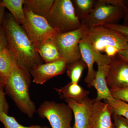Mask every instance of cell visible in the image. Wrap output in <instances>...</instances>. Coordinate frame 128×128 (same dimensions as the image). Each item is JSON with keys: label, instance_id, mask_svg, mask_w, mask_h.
Instances as JSON below:
<instances>
[{"label": "cell", "instance_id": "obj_1", "mask_svg": "<svg viewBox=\"0 0 128 128\" xmlns=\"http://www.w3.org/2000/svg\"><path fill=\"white\" fill-rule=\"evenodd\" d=\"M2 27L7 38L8 48L15 56L18 65L30 72L36 66L43 64L36 46L10 13L6 15Z\"/></svg>", "mask_w": 128, "mask_h": 128}, {"label": "cell", "instance_id": "obj_2", "mask_svg": "<svg viewBox=\"0 0 128 128\" xmlns=\"http://www.w3.org/2000/svg\"><path fill=\"white\" fill-rule=\"evenodd\" d=\"M31 76L30 72L17 64L2 84L6 94L12 99L18 109L32 118L37 110L29 95Z\"/></svg>", "mask_w": 128, "mask_h": 128}, {"label": "cell", "instance_id": "obj_3", "mask_svg": "<svg viewBox=\"0 0 128 128\" xmlns=\"http://www.w3.org/2000/svg\"><path fill=\"white\" fill-rule=\"evenodd\" d=\"M46 19L58 34L72 32L83 26L76 16L71 0H55Z\"/></svg>", "mask_w": 128, "mask_h": 128}, {"label": "cell", "instance_id": "obj_4", "mask_svg": "<svg viewBox=\"0 0 128 128\" xmlns=\"http://www.w3.org/2000/svg\"><path fill=\"white\" fill-rule=\"evenodd\" d=\"M84 37L90 44L100 52L110 47L117 48L120 50L128 48L127 37L104 26L86 27Z\"/></svg>", "mask_w": 128, "mask_h": 128}, {"label": "cell", "instance_id": "obj_5", "mask_svg": "<svg viewBox=\"0 0 128 128\" xmlns=\"http://www.w3.org/2000/svg\"><path fill=\"white\" fill-rule=\"evenodd\" d=\"M124 16V10L121 6L110 4L105 0H96L90 13L80 21L85 26L92 27L117 24Z\"/></svg>", "mask_w": 128, "mask_h": 128}, {"label": "cell", "instance_id": "obj_6", "mask_svg": "<svg viewBox=\"0 0 128 128\" xmlns=\"http://www.w3.org/2000/svg\"><path fill=\"white\" fill-rule=\"evenodd\" d=\"M25 21L21 25L30 41L35 46L50 39L58 34L46 18L38 16L24 6Z\"/></svg>", "mask_w": 128, "mask_h": 128}, {"label": "cell", "instance_id": "obj_7", "mask_svg": "<svg viewBox=\"0 0 128 128\" xmlns=\"http://www.w3.org/2000/svg\"><path fill=\"white\" fill-rule=\"evenodd\" d=\"M36 112L40 118L48 120L52 128H72L73 112L67 104L45 101Z\"/></svg>", "mask_w": 128, "mask_h": 128}, {"label": "cell", "instance_id": "obj_8", "mask_svg": "<svg viewBox=\"0 0 128 128\" xmlns=\"http://www.w3.org/2000/svg\"><path fill=\"white\" fill-rule=\"evenodd\" d=\"M85 28L83 25L72 32L58 34L54 38L60 54L66 65L82 58L79 42L84 36Z\"/></svg>", "mask_w": 128, "mask_h": 128}, {"label": "cell", "instance_id": "obj_9", "mask_svg": "<svg viewBox=\"0 0 128 128\" xmlns=\"http://www.w3.org/2000/svg\"><path fill=\"white\" fill-rule=\"evenodd\" d=\"M80 52L82 58L84 61L88 68V73L84 79L85 82L89 88L92 87V83L96 78V71L94 69V64L96 63L97 66L110 65L111 57L96 50L84 37L79 42Z\"/></svg>", "mask_w": 128, "mask_h": 128}, {"label": "cell", "instance_id": "obj_10", "mask_svg": "<svg viewBox=\"0 0 128 128\" xmlns=\"http://www.w3.org/2000/svg\"><path fill=\"white\" fill-rule=\"evenodd\" d=\"M111 60L106 76L108 88L111 90L128 87V64L118 55Z\"/></svg>", "mask_w": 128, "mask_h": 128}, {"label": "cell", "instance_id": "obj_11", "mask_svg": "<svg viewBox=\"0 0 128 128\" xmlns=\"http://www.w3.org/2000/svg\"><path fill=\"white\" fill-rule=\"evenodd\" d=\"M64 100L71 108L74 114V123L72 128H90L94 98H89L88 96L80 102L72 99Z\"/></svg>", "mask_w": 128, "mask_h": 128}, {"label": "cell", "instance_id": "obj_12", "mask_svg": "<svg viewBox=\"0 0 128 128\" xmlns=\"http://www.w3.org/2000/svg\"><path fill=\"white\" fill-rule=\"evenodd\" d=\"M66 66V62L63 59L38 66L30 72L32 82L37 84H44L53 77L64 74Z\"/></svg>", "mask_w": 128, "mask_h": 128}, {"label": "cell", "instance_id": "obj_13", "mask_svg": "<svg viewBox=\"0 0 128 128\" xmlns=\"http://www.w3.org/2000/svg\"><path fill=\"white\" fill-rule=\"evenodd\" d=\"M112 114L108 104L94 98L90 128H114L111 118Z\"/></svg>", "mask_w": 128, "mask_h": 128}, {"label": "cell", "instance_id": "obj_14", "mask_svg": "<svg viewBox=\"0 0 128 128\" xmlns=\"http://www.w3.org/2000/svg\"><path fill=\"white\" fill-rule=\"evenodd\" d=\"M109 65L98 66L96 78L92 83V86L96 88L97 92L96 99L98 101L102 100L112 101L114 100L110 89L108 87L106 80V76L109 68Z\"/></svg>", "mask_w": 128, "mask_h": 128}, {"label": "cell", "instance_id": "obj_15", "mask_svg": "<svg viewBox=\"0 0 128 128\" xmlns=\"http://www.w3.org/2000/svg\"><path fill=\"white\" fill-rule=\"evenodd\" d=\"M62 99H72L80 102L88 96L89 92L85 90L78 84L70 82L63 87L54 88Z\"/></svg>", "mask_w": 128, "mask_h": 128}, {"label": "cell", "instance_id": "obj_16", "mask_svg": "<svg viewBox=\"0 0 128 128\" xmlns=\"http://www.w3.org/2000/svg\"><path fill=\"white\" fill-rule=\"evenodd\" d=\"M36 48L40 56L45 63L63 59L60 54L54 38L37 45Z\"/></svg>", "mask_w": 128, "mask_h": 128}, {"label": "cell", "instance_id": "obj_17", "mask_svg": "<svg viewBox=\"0 0 128 128\" xmlns=\"http://www.w3.org/2000/svg\"><path fill=\"white\" fill-rule=\"evenodd\" d=\"M55 0H24V6L38 16L46 18Z\"/></svg>", "mask_w": 128, "mask_h": 128}, {"label": "cell", "instance_id": "obj_18", "mask_svg": "<svg viewBox=\"0 0 128 128\" xmlns=\"http://www.w3.org/2000/svg\"><path fill=\"white\" fill-rule=\"evenodd\" d=\"M17 64L16 57L9 48L0 51V76L3 81Z\"/></svg>", "mask_w": 128, "mask_h": 128}, {"label": "cell", "instance_id": "obj_19", "mask_svg": "<svg viewBox=\"0 0 128 128\" xmlns=\"http://www.w3.org/2000/svg\"><path fill=\"white\" fill-rule=\"evenodd\" d=\"M24 2V0H2L0 4L8 9L15 21L22 25L25 21Z\"/></svg>", "mask_w": 128, "mask_h": 128}, {"label": "cell", "instance_id": "obj_20", "mask_svg": "<svg viewBox=\"0 0 128 128\" xmlns=\"http://www.w3.org/2000/svg\"><path fill=\"white\" fill-rule=\"evenodd\" d=\"M87 68V65L82 58L66 65L67 76L71 82L78 84L83 71Z\"/></svg>", "mask_w": 128, "mask_h": 128}, {"label": "cell", "instance_id": "obj_21", "mask_svg": "<svg viewBox=\"0 0 128 128\" xmlns=\"http://www.w3.org/2000/svg\"><path fill=\"white\" fill-rule=\"evenodd\" d=\"M96 0H72L76 16L80 21L85 18L92 10Z\"/></svg>", "mask_w": 128, "mask_h": 128}, {"label": "cell", "instance_id": "obj_22", "mask_svg": "<svg viewBox=\"0 0 128 128\" xmlns=\"http://www.w3.org/2000/svg\"><path fill=\"white\" fill-rule=\"evenodd\" d=\"M0 122L4 126V128H40L38 125L25 126L19 123L14 117L11 116L3 112L0 111Z\"/></svg>", "mask_w": 128, "mask_h": 128}, {"label": "cell", "instance_id": "obj_23", "mask_svg": "<svg viewBox=\"0 0 128 128\" xmlns=\"http://www.w3.org/2000/svg\"><path fill=\"white\" fill-rule=\"evenodd\" d=\"M104 102L112 107L113 113L122 116L128 120V103L114 98L113 101L104 100Z\"/></svg>", "mask_w": 128, "mask_h": 128}, {"label": "cell", "instance_id": "obj_24", "mask_svg": "<svg viewBox=\"0 0 128 128\" xmlns=\"http://www.w3.org/2000/svg\"><path fill=\"white\" fill-rule=\"evenodd\" d=\"M110 91L114 99L128 103V87L117 88Z\"/></svg>", "mask_w": 128, "mask_h": 128}, {"label": "cell", "instance_id": "obj_25", "mask_svg": "<svg viewBox=\"0 0 128 128\" xmlns=\"http://www.w3.org/2000/svg\"><path fill=\"white\" fill-rule=\"evenodd\" d=\"M4 86L2 84H0V111L8 114L9 106L6 100Z\"/></svg>", "mask_w": 128, "mask_h": 128}, {"label": "cell", "instance_id": "obj_26", "mask_svg": "<svg viewBox=\"0 0 128 128\" xmlns=\"http://www.w3.org/2000/svg\"><path fill=\"white\" fill-rule=\"evenodd\" d=\"M112 115L114 128H128V120L114 113Z\"/></svg>", "mask_w": 128, "mask_h": 128}, {"label": "cell", "instance_id": "obj_27", "mask_svg": "<svg viewBox=\"0 0 128 128\" xmlns=\"http://www.w3.org/2000/svg\"><path fill=\"white\" fill-rule=\"evenodd\" d=\"M104 26L119 32L124 35L128 39V25L117 24H106Z\"/></svg>", "mask_w": 128, "mask_h": 128}, {"label": "cell", "instance_id": "obj_28", "mask_svg": "<svg viewBox=\"0 0 128 128\" xmlns=\"http://www.w3.org/2000/svg\"><path fill=\"white\" fill-rule=\"evenodd\" d=\"M8 48L6 36L2 27L0 28V51Z\"/></svg>", "mask_w": 128, "mask_h": 128}, {"label": "cell", "instance_id": "obj_29", "mask_svg": "<svg viewBox=\"0 0 128 128\" xmlns=\"http://www.w3.org/2000/svg\"><path fill=\"white\" fill-rule=\"evenodd\" d=\"M122 7L124 12L123 25H128V0H124Z\"/></svg>", "mask_w": 128, "mask_h": 128}, {"label": "cell", "instance_id": "obj_30", "mask_svg": "<svg viewBox=\"0 0 128 128\" xmlns=\"http://www.w3.org/2000/svg\"><path fill=\"white\" fill-rule=\"evenodd\" d=\"M118 55L128 64V48L120 50Z\"/></svg>", "mask_w": 128, "mask_h": 128}, {"label": "cell", "instance_id": "obj_31", "mask_svg": "<svg viewBox=\"0 0 128 128\" xmlns=\"http://www.w3.org/2000/svg\"><path fill=\"white\" fill-rule=\"evenodd\" d=\"M6 8L0 4V28L2 27L4 21Z\"/></svg>", "mask_w": 128, "mask_h": 128}, {"label": "cell", "instance_id": "obj_32", "mask_svg": "<svg viewBox=\"0 0 128 128\" xmlns=\"http://www.w3.org/2000/svg\"><path fill=\"white\" fill-rule=\"evenodd\" d=\"M3 80L0 76V84H3Z\"/></svg>", "mask_w": 128, "mask_h": 128}, {"label": "cell", "instance_id": "obj_33", "mask_svg": "<svg viewBox=\"0 0 128 128\" xmlns=\"http://www.w3.org/2000/svg\"><path fill=\"white\" fill-rule=\"evenodd\" d=\"M49 128L48 127V126H42V127H41V128Z\"/></svg>", "mask_w": 128, "mask_h": 128}, {"label": "cell", "instance_id": "obj_34", "mask_svg": "<svg viewBox=\"0 0 128 128\" xmlns=\"http://www.w3.org/2000/svg\"></svg>", "mask_w": 128, "mask_h": 128}]
</instances>
